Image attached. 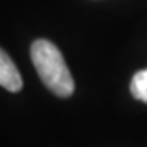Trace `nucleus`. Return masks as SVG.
I'll list each match as a JSON object with an SVG mask.
<instances>
[{
	"mask_svg": "<svg viewBox=\"0 0 147 147\" xmlns=\"http://www.w3.org/2000/svg\"><path fill=\"white\" fill-rule=\"evenodd\" d=\"M31 61L42 84L54 95L67 98L74 93L72 74L65 65L62 54L47 39H36L31 44Z\"/></svg>",
	"mask_w": 147,
	"mask_h": 147,
	"instance_id": "f257e3e1",
	"label": "nucleus"
},
{
	"mask_svg": "<svg viewBox=\"0 0 147 147\" xmlns=\"http://www.w3.org/2000/svg\"><path fill=\"white\" fill-rule=\"evenodd\" d=\"M0 85L8 92H20L23 87L18 69L3 49H0Z\"/></svg>",
	"mask_w": 147,
	"mask_h": 147,
	"instance_id": "f03ea898",
	"label": "nucleus"
},
{
	"mask_svg": "<svg viewBox=\"0 0 147 147\" xmlns=\"http://www.w3.org/2000/svg\"><path fill=\"white\" fill-rule=\"evenodd\" d=\"M131 95L136 100L147 103V69L134 74L131 80Z\"/></svg>",
	"mask_w": 147,
	"mask_h": 147,
	"instance_id": "7ed1b4c3",
	"label": "nucleus"
}]
</instances>
